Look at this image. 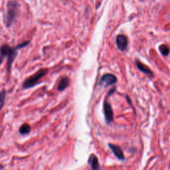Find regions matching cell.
Instances as JSON below:
<instances>
[{
	"mask_svg": "<svg viewBox=\"0 0 170 170\" xmlns=\"http://www.w3.org/2000/svg\"><path fill=\"white\" fill-rule=\"evenodd\" d=\"M159 51L161 52V54L163 56H166L169 55V49L168 47L166 45V44H161L159 47Z\"/></svg>",
	"mask_w": 170,
	"mask_h": 170,
	"instance_id": "cell-11",
	"label": "cell"
},
{
	"mask_svg": "<svg viewBox=\"0 0 170 170\" xmlns=\"http://www.w3.org/2000/svg\"><path fill=\"white\" fill-rule=\"evenodd\" d=\"M116 43L117 47L121 51H124L126 49L128 41L126 36L124 35H118L116 38Z\"/></svg>",
	"mask_w": 170,
	"mask_h": 170,
	"instance_id": "cell-5",
	"label": "cell"
},
{
	"mask_svg": "<svg viewBox=\"0 0 170 170\" xmlns=\"http://www.w3.org/2000/svg\"><path fill=\"white\" fill-rule=\"evenodd\" d=\"M108 147L112 150V152L114 153V156L120 160H124L125 156L123 153L122 148H121L119 145H115L113 144H108Z\"/></svg>",
	"mask_w": 170,
	"mask_h": 170,
	"instance_id": "cell-6",
	"label": "cell"
},
{
	"mask_svg": "<svg viewBox=\"0 0 170 170\" xmlns=\"http://www.w3.org/2000/svg\"><path fill=\"white\" fill-rule=\"evenodd\" d=\"M31 126L29 124H24L21 126V128H19V133L21 135H25L31 132Z\"/></svg>",
	"mask_w": 170,
	"mask_h": 170,
	"instance_id": "cell-10",
	"label": "cell"
},
{
	"mask_svg": "<svg viewBox=\"0 0 170 170\" xmlns=\"http://www.w3.org/2000/svg\"><path fill=\"white\" fill-rule=\"evenodd\" d=\"M136 64L137 68H138L141 72H142L145 75H147L148 76H149V77H153V72L149 67H148L146 65H145V64H143L142 63H141L140 60L137 59L136 60Z\"/></svg>",
	"mask_w": 170,
	"mask_h": 170,
	"instance_id": "cell-7",
	"label": "cell"
},
{
	"mask_svg": "<svg viewBox=\"0 0 170 170\" xmlns=\"http://www.w3.org/2000/svg\"><path fill=\"white\" fill-rule=\"evenodd\" d=\"M70 84V80L67 76L65 77H63V79H61L60 80V81L58 84L57 86V91L59 92L63 91L64 90H65V89L69 86Z\"/></svg>",
	"mask_w": 170,
	"mask_h": 170,
	"instance_id": "cell-9",
	"label": "cell"
},
{
	"mask_svg": "<svg viewBox=\"0 0 170 170\" xmlns=\"http://www.w3.org/2000/svg\"><path fill=\"white\" fill-rule=\"evenodd\" d=\"M104 114L106 123L107 124L112 123L114 120V112L111 104L108 102L107 100H105L104 102Z\"/></svg>",
	"mask_w": 170,
	"mask_h": 170,
	"instance_id": "cell-3",
	"label": "cell"
},
{
	"mask_svg": "<svg viewBox=\"0 0 170 170\" xmlns=\"http://www.w3.org/2000/svg\"><path fill=\"white\" fill-rule=\"evenodd\" d=\"M17 3L15 2H10L8 6V14L7 17V25H10L12 21L14 19L16 15V10L17 8Z\"/></svg>",
	"mask_w": 170,
	"mask_h": 170,
	"instance_id": "cell-4",
	"label": "cell"
},
{
	"mask_svg": "<svg viewBox=\"0 0 170 170\" xmlns=\"http://www.w3.org/2000/svg\"><path fill=\"white\" fill-rule=\"evenodd\" d=\"M116 83L117 78L114 75L106 73L102 75V77H101L99 81V84L101 87H107L109 86H112V85H114Z\"/></svg>",
	"mask_w": 170,
	"mask_h": 170,
	"instance_id": "cell-2",
	"label": "cell"
},
{
	"mask_svg": "<svg viewBox=\"0 0 170 170\" xmlns=\"http://www.w3.org/2000/svg\"><path fill=\"white\" fill-rule=\"evenodd\" d=\"M88 164L89 165H91L92 169H100V165L98 157H97L94 153H92V154L89 156L88 160Z\"/></svg>",
	"mask_w": 170,
	"mask_h": 170,
	"instance_id": "cell-8",
	"label": "cell"
},
{
	"mask_svg": "<svg viewBox=\"0 0 170 170\" xmlns=\"http://www.w3.org/2000/svg\"><path fill=\"white\" fill-rule=\"evenodd\" d=\"M48 72V68H41L37 72H36L33 75L31 76L29 78L25 80V82L23 84V88L24 89H28L35 87L37 84L39 80L45 76Z\"/></svg>",
	"mask_w": 170,
	"mask_h": 170,
	"instance_id": "cell-1",
	"label": "cell"
},
{
	"mask_svg": "<svg viewBox=\"0 0 170 170\" xmlns=\"http://www.w3.org/2000/svg\"><path fill=\"white\" fill-rule=\"evenodd\" d=\"M6 90H2L0 92V110L1 109L3 108V106L4 104V102H5V100H6Z\"/></svg>",
	"mask_w": 170,
	"mask_h": 170,
	"instance_id": "cell-12",
	"label": "cell"
}]
</instances>
